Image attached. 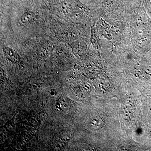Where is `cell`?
I'll return each mask as SVG.
<instances>
[{"instance_id": "6da1fadb", "label": "cell", "mask_w": 151, "mask_h": 151, "mask_svg": "<svg viewBox=\"0 0 151 151\" xmlns=\"http://www.w3.org/2000/svg\"><path fill=\"white\" fill-rule=\"evenodd\" d=\"M3 52L6 57L11 62L18 64L21 62V59L19 55L13 49L8 47H4L3 48Z\"/></svg>"}, {"instance_id": "7a4b0ae2", "label": "cell", "mask_w": 151, "mask_h": 151, "mask_svg": "<svg viewBox=\"0 0 151 151\" xmlns=\"http://www.w3.org/2000/svg\"><path fill=\"white\" fill-rule=\"evenodd\" d=\"M35 19V14L32 11H27L23 14L20 20L24 24H29L33 22Z\"/></svg>"}, {"instance_id": "3957f363", "label": "cell", "mask_w": 151, "mask_h": 151, "mask_svg": "<svg viewBox=\"0 0 151 151\" xmlns=\"http://www.w3.org/2000/svg\"><path fill=\"white\" fill-rule=\"evenodd\" d=\"M101 27L102 28L101 31L103 32V34L105 37H108L109 39H111V36L110 32V28L108 24L105 22L104 21H103L100 23Z\"/></svg>"}, {"instance_id": "277c9868", "label": "cell", "mask_w": 151, "mask_h": 151, "mask_svg": "<svg viewBox=\"0 0 151 151\" xmlns=\"http://www.w3.org/2000/svg\"><path fill=\"white\" fill-rule=\"evenodd\" d=\"M92 124L94 126V127H96V129H100L104 126V121L103 118L101 117H97L93 120Z\"/></svg>"}, {"instance_id": "5b68a950", "label": "cell", "mask_w": 151, "mask_h": 151, "mask_svg": "<svg viewBox=\"0 0 151 151\" xmlns=\"http://www.w3.org/2000/svg\"><path fill=\"white\" fill-rule=\"evenodd\" d=\"M64 99H60L57 101L55 108L60 112H62L66 109V102L63 101Z\"/></svg>"}]
</instances>
